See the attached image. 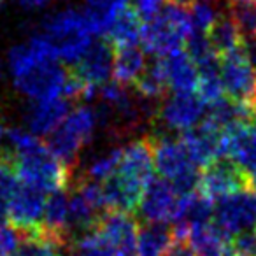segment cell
<instances>
[{
	"mask_svg": "<svg viewBox=\"0 0 256 256\" xmlns=\"http://www.w3.org/2000/svg\"><path fill=\"white\" fill-rule=\"evenodd\" d=\"M192 34L193 25L188 9L168 6L162 9L153 20L146 22V25H142L140 44L146 53L164 58L181 51Z\"/></svg>",
	"mask_w": 256,
	"mask_h": 256,
	"instance_id": "obj_5",
	"label": "cell"
},
{
	"mask_svg": "<svg viewBox=\"0 0 256 256\" xmlns=\"http://www.w3.org/2000/svg\"><path fill=\"white\" fill-rule=\"evenodd\" d=\"M235 2H242V0H235Z\"/></svg>",
	"mask_w": 256,
	"mask_h": 256,
	"instance_id": "obj_44",
	"label": "cell"
},
{
	"mask_svg": "<svg viewBox=\"0 0 256 256\" xmlns=\"http://www.w3.org/2000/svg\"><path fill=\"white\" fill-rule=\"evenodd\" d=\"M181 140L188 151L190 158L195 162L198 168H206L207 165L214 164L220 158H224L223 130L207 123L206 120L198 126L182 134Z\"/></svg>",
	"mask_w": 256,
	"mask_h": 256,
	"instance_id": "obj_16",
	"label": "cell"
},
{
	"mask_svg": "<svg viewBox=\"0 0 256 256\" xmlns=\"http://www.w3.org/2000/svg\"><path fill=\"white\" fill-rule=\"evenodd\" d=\"M234 256H256V228L232 237Z\"/></svg>",
	"mask_w": 256,
	"mask_h": 256,
	"instance_id": "obj_32",
	"label": "cell"
},
{
	"mask_svg": "<svg viewBox=\"0 0 256 256\" xmlns=\"http://www.w3.org/2000/svg\"><path fill=\"white\" fill-rule=\"evenodd\" d=\"M65 249H68L67 244L48 235L40 228L39 232L22 234V240L12 256H65Z\"/></svg>",
	"mask_w": 256,
	"mask_h": 256,
	"instance_id": "obj_23",
	"label": "cell"
},
{
	"mask_svg": "<svg viewBox=\"0 0 256 256\" xmlns=\"http://www.w3.org/2000/svg\"><path fill=\"white\" fill-rule=\"evenodd\" d=\"M172 240V230L160 223H146L139 226L136 256H164Z\"/></svg>",
	"mask_w": 256,
	"mask_h": 256,
	"instance_id": "obj_25",
	"label": "cell"
},
{
	"mask_svg": "<svg viewBox=\"0 0 256 256\" xmlns=\"http://www.w3.org/2000/svg\"><path fill=\"white\" fill-rule=\"evenodd\" d=\"M207 106L196 93H174L160 107L164 126L174 132H188L198 126L206 118Z\"/></svg>",
	"mask_w": 256,
	"mask_h": 256,
	"instance_id": "obj_15",
	"label": "cell"
},
{
	"mask_svg": "<svg viewBox=\"0 0 256 256\" xmlns=\"http://www.w3.org/2000/svg\"><path fill=\"white\" fill-rule=\"evenodd\" d=\"M2 4H4V0H0V8H2Z\"/></svg>",
	"mask_w": 256,
	"mask_h": 256,
	"instance_id": "obj_42",
	"label": "cell"
},
{
	"mask_svg": "<svg viewBox=\"0 0 256 256\" xmlns=\"http://www.w3.org/2000/svg\"><path fill=\"white\" fill-rule=\"evenodd\" d=\"M164 4L165 0H136L134 11L142 22H150L164 9Z\"/></svg>",
	"mask_w": 256,
	"mask_h": 256,
	"instance_id": "obj_35",
	"label": "cell"
},
{
	"mask_svg": "<svg viewBox=\"0 0 256 256\" xmlns=\"http://www.w3.org/2000/svg\"><path fill=\"white\" fill-rule=\"evenodd\" d=\"M202 2H210V0H202Z\"/></svg>",
	"mask_w": 256,
	"mask_h": 256,
	"instance_id": "obj_43",
	"label": "cell"
},
{
	"mask_svg": "<svg viewBox=\"0 0 256 256\" xmlns=\"http://www.w3.org/2000/svg\"><path fill=\"white\" fill-rule=\"evenodd\" d=\"M170 6H176V8H182V9H192L193 6L196 4V0H168Z\"/></svg>",
	"mask_w": 256,
	"mask_h": 256,
	"instance_id": "obj_38",
	"label": "cell"
},
{
	"mask_svg": "<svg viewBox=\"0 0 256 256\" xmlns=\"http://www.w3.org/2000/svg\"><path fill=\"white\" fill-rule=\"evenodd\" d=\"M221 82L224 95L244 106H256V70L249 62L244 46L220 56Z\"/></svg>",
	"mask_w": 256,
	"mask_h": 256,
	"instance_id": "obj_8",
	"label": "cell"
},
{
	"mask_svg": "<svg viewBox=\"0 0 256 256\" xmlns=\"http://www.w3.org/2000/svg\"><path fill=\"white\" fill-rule=\"evenodd\" d=\"M154 156L150 137L137 139L121 148V160L116 172L100 182L107 210L134 212L148 184L153 181Z\"/></svg>",
	"mask_w": 256,
	"mask_h": 256,
	"instance_id": "obj_3",
	"label": "cell"
},
{
	"mask_svg": "<svg viewBox=\"0 0 256 256\" xmlns=\"http://www.w3.org/2000/svg\"><path fill=\"white\" fill-rule=\"evenodd\" d=\"M207 39H209L212 50L218 53V56H223V54L232 53L244 46V37H242L238 26L235 25V22L230 18V14L218 16L210 30L207 32Z\"/></svg>",
	"mask_w": 256,
	"mask_h": 256,
	"instance_id": "obj_22",
	"label": "cell"
},
{
	"mask_svg": "<svg viewBox=\"0 0 256 256\" xmlns=\"http://www.w3.org/2000/svg\"><path fill=\"white\" fill-rule=\"evenodd\" d=\"M4 137H6V130H4V124H2V120H0V156H2V144H4Z\"/></svg>",
	"mask_w": 256,
	"mask_h": 256,
	"instance_id": "obj_40",
	"label": "cell"
},
{
	"mask_svg": "<svg viewBox=\"0 0 256 256\" xmlns=\"http://www.w3.org/2000/svg\"><path fill=\"white\" fill-rule=\"evenodd\" d=\"M244 51H246V54H248L251 65L254 67V70H256V37H254V39L244 40Z\"/></svg>",
	"mask_w": 256,
	"mask_h": 256,
	"instance_id": "obj_36",
	"label": "cell"
},
{
	"mask_svg": "<svg viewBox=\"0 0 256 256\" xmlns=\"http://www.w3.org/2000/svg\"><path fill=\"white\" fill-rule=\"evenodd\" d=\"M68 110V100L64 96L50 100H37L32 102V107L26 112L30 132L39 136H50L58 128V124L65 120Z\"/></svg>",
	"mask_w": 256,
	"mask_h": 256,
	"instance_id": "obj_18",
	"label": "cell"
},
{
	"mask_svg": "<svg viewBox=\"0 0 256 256\" xmlns=\"http://www.w3.org/2000/svg\"><path fill=\"white\" fill-rule=\"evenodd\" d=\"M48 0H20V4L25 6L28 9H34V8H39V6H44Z\"/></svg>",
	"mask_w": 256,
	"mask_h": 256,
	"instance_id": "obj_39",
	"label": "cell"
},
{
	"mask_svg": "<svg viewBox=\"0 0 256 256\" xmlns=\"http://www.w3.org/2000/svg\"><path fill=\"white\" fill-rule=\"evenodd\" d=\"M11 146L9 158L14 167L18 181L40 190L44 193H54L67 190L76 178V170L60 162L54 153L36 134L11 128L6 132Z\"/></svg>",
	"mask_w": 256,
	"mask_h": 256,
	"instance_id": "obj_2",
	"label": "cell"
},
{
	"mask_svg": "<svg viewBox=\"0 0 256 256\" xmlns=\"http://www.w3.org/2000/svg\"><path fill=\"white\" fill-rule=\"evenodd\" d=\"M46 196L44 192L18 181L8 196V212L11 224L22 234L39 232L42 228Z\"/></svg>",
	"mask_w": 256,
	"mask_h": 256,
	"instance_id": "obj_10",
	"label": "cell"
},
{
	"mask_svg": "<svg viewBox=\"0 0 256 256\" xmlns=\"http://www.w3.org/2000/svg\"><path fill=\"white\" fill-rule=\"evenodd\" d=\"M8 64L14 86L32 102L65 98L68 68L58 65L53 51L39 34L28 42L12 48Z\"/></svg>",
	"mask_w": 256,
	"mask_h": 256,
	"instance_id": "obj_1",
	"label": "cell"
},
{
	"mask_svg": "<svg viewBox=\"0 0 256 256\" xmlns=\"http://www.w3.org/2000/svg\"><path fill=\"white\" fill-rule=\"evenodd\" d=\"M68 252L70 256H114L112 249L104 240V237L95 226L82 232L79 237L70 240Z\"/></svg>",
	"mask_w": 256,
	"mask_h": 256,
	"instance_id": "obj_27",
	"label": "cell"
},
{
	"mask_svg": "<svg viewBox=\"0 0 256 256\" xmlns=\"http://www.w3.org/2000/svg\"><path fill=\"white\" fill-rule=\"evenodd\" d=\"M16 184H18V178H16L12 162L9 154L4 153L0 156V198H8Z\"/></svg>",
	"mask_w": 256,
	"mask_h": 256,
	"instance_id": "obj_31",
	"label": "cell"
},
{
	"mask_svg": "<svg viewBox=\"0 0 256 256\" xmlns=\"http://www.w3.org/2000/svg\"><path fill=\"white\" fill-rule=\"evenodd\" d=\"M123 8H126V4H121L118 0H86L82 14L93 36H106L110 23Z\"/></svg>",
	"mask_w": 256,
	"mask_h": 256,
	"instance_id": "obj_24",
	"label": "cell"
},
{
	"mask_svg": "<svg viewBox=\"0 0 256 256\" xmlns=\"http://www.w3.org/2000/svg\"><path fill=\"white\" fill-rule=\"evenodd\" d=\"M146 54L137 46L120 48L114 53L112 78L118 84L134 86L146 70Z\"/></svg>",
	"mask_w": 256,
	"mask_h": 256,
	"instance_id": "obj_20",
	"label": "cell"
},
{
	"mask_svg": "<svg viewBox=\"0 0 256 256\" xmlns=\"http://www.w3.org/2000/svg\"><path fill=\"white\" fill-rule=\"evenodd\" d=\"M154 168L164 179L178 188L179 193L195 192L198 184V167L190 158L181 139L160 136L151 139Z\"/></svg>",
	"mask_w": 256,
	"mask_h": 256,
	"instance_id": "obj_6",
	"label": "cell"
},
{
	"mask_svg": "<svg viewBox=\"0 0 256 256\" xmlns=\"http://www.w3.org/2000/svg\"><path fill=\"white\" fill-rule=\"evenodd\" d=\"M216 202L212 216L218 226L230 237L256 228V192L251 188L232 193Z\"/></svg>",
	"mask_w": 256,
	"mask_h": 256,
	"instance_id": "obj_9",
	"label": "cell"
},
{
	"mask_svg": "<svg viewBox=\"0 0 256 256\" xmlns=\"http://www.w3.org/2000/svg\"><path fill=\"white\" fill-rule=\"evenodd\" d=\"M9 221V212H8V198H0V226H4Z\"/></svg>",
	"mask_w": 256,
	"mask_h": 256,
	"instance_id": "obj_37",
	"label": "cell"
},
{
	"mask_svg": "<svg viewBox=\"0 0 256 256\" xmlns=\"http://www.w3.org/2000/svg\"><path fill=\"white\" fill-rule=\"evenodd\" d=\"M134 86H136L139 96H142V98L151 100V102L162 98L165 95V92L168 90L164 60L156 58L153 65L146 67V70L142 72V76L137 79V82Z\"/></svg>",
	"mask_w": 256,
	"mask_h": 256,
	"instance_id": "obj_26",
	"label": "cell"
},
{
	"mask_svg": "<svg viewBox=\"0 0 256 256\" xmlns=\"http://www.w3.org/2000/svg\"><path fill=\"white\" fill-rule=\"evenodd\" d=\"M95 228L112 249L114 256H136L139 223L130 216V212L106 210L96 220Z\"/></svg>",
	"mask_w": 256,
	"mask_h": 256,
	"instance_id": "obj_13",
	"label": "cell"
},
{
	"mask_svg": "<svg viewBox=\"0 0 256 256\" xmlns=\"http://www.w3.org/2000/svg\"><path fill=\"white\" fill-rule=\"evenodd\" d=\"M120 160H121V148L106 151V153L98 154V156L90 162L84 178L95 182L107 181V179L116 172L118 165H120Z\"/></svg>",
	"mask_w": 256,
	"mask_h": 256,
	"instance_id": "obj_29",
	"label": "cell"
},
{
	"mask_svg": "<svg viewBox=\"0 0 256 256\" xmlns=\"http://www.w3.org/2000/svg\"><path fill=\"white\" fill-rule=\"evenodd\" d=\"M22 240V232L14 226H0V256H12Z\"/></svg>",
	"mask_w": 256,
	"mask_h": 256,
	"instance_id": "obj_33",
	"label": "cell"
},
{
	"mask_svg": "<svg viewBox=\"0 0 256 256\" xmlns=\"http://www.w3.org/2000/svg\"><path fill=\"white\" fill-rule=\"evenodd\" d=\"M230 18L238 26L244 40L256 37V0H242L230 4Z\"/></svg>",
	"mask_w": 256,
	"mask_h": 256,
	"instance_id": "obj_28",
	"label": "cell"
},
{
	"mask_svg": "<svg viewBox=\"0 0 256 256\" xmlns=\"http://www.w3.org/2000/svg\"><path fill=\"white\" fill-rule=\"evenodd\" d=\"M114 53L109 42H92L81 58L70 67V72L86 86L90 98L98 93V88L104 86L112 76Z\"/></svg>",
	"mask_w": 256,
	"mask_h": 256,
	"instance_id": "obj_14",
	"label": "cell"
},
{
	"mask_svg": "<svg viewBox=\"0 0 256 256\" xmlns=\"http://www.w3.org/2000/svg\"><path fill=\"white\" fill-rule=\"evenodd\" d=\"M164 256H196L193 246L190 244L188 235H176L172 234V240L168 248L165 249Z\"/></svg>",
	"mask_w": 256,
	"mask_h": 256,
	"instance_id": "obj_34",
	"label": "cell"
},
{
	"mask_svg": "<svg viewBox=\"0 0 256 256\" xmlns=\"http://www.w3.org/2000/svg\"><path fill=\"white\" fill-rule=\"evenodd\" d=\"M142 20L137 16V12L130 8H123L114 22L110 23L109 30H107V42L112 48L120 50V48L136 46L140 40V34H142Z\"/></svg>",
	"mask_w": 256,
	"mask_h": 256,
	"instance_id": "obj_21",
	"label": "cell"
},
{
	"mask_svg": "<svg viewBox=\"0 0 256 256\" xmlns=\"http://www.w3.org/2000/svg\"><path fill=\"white\" fill-rule=\"evenodd\" d=\"M188 240L196 256H234L232 237L210 220L190 224Z\"/></svg>",
	"mask_w": 256,
	"mask_h": 256,
	"instance_id": "obj_17",
	"label": "cell"
},
{
	"mask_svg": "<svg viewBox=\"0 0 256 256\" xmlns=\"http://www.w3.org/2000/svg\"><path fill=\"white\" fill-rule=\"evenodd\" d=\"M246 188H249L248 174L230 158H220L214 164L207 165L200 174L198 184H196V190L210 202Z\"/></svg>",
	"mask_w": 256,
	"mask_h": 256,
	"instance_id": "obj_11",
	"label": "cell"
},
{
	"mask_svg": "<svg viewBox=\"0 0 256 256\" xmlns=\"http://www.w3.org/2000/svg\"><path fill=\"white\" fill-rule=\"evenodd\" d=\"M190 16H192L193 32L206 34V36L218 18V14L209 6V2H196V4L190 9Z\"/></svg>",
	"mask_w": 256,
	"mask_h": 256,
	"instance_id": "obj_30",
	"label": "cell"
},
{
	"mask_svg": "<svg viewBox=\"0 0 256 256\" xmlns=\"http://www.w3.org/2000/svg\"><path fill=\"white\" fill-rule=\"evenodd\" d=\"M162 60H164L168 88L174 90V93H193L198 88V70L186 51H176Z\"/></svg>",
	"mask_w": 256,
	"mask_h": 256,
	"instance_id": "obj_19",
	"label": "cell"
},
{
	"mask_svg": "<svg viewBox=\"0 0 256 256\" xmlns=\"http://www.w3.org/2000/svg\"><path fill=\"white\" fill-rule=\"evenodd\" d=\"M96 124H98V114L95 110L88 107H76L65 116L56 130L50 134L48 146L58 160L64 162L67 167L74 168V160L79 150L86 142H90Z\"/></svg>",
	"mask_w": 256,
	"mask_h": 256,
	"instance_id": "obj_7",
	"label": "cell"
},
{
	"mask_svg": "<svg viewBox=\"0 0 256 256\" xmlns=\"http://www.w3.org/2000/svg\"><path fill=\"white\" fill-rule=\"evenodd\" d=\"M56 60L76 64L92 46V28L82 11L65 9L46 20L39 34Z\"/></svg>",
	"mask_w": 256,
	"mask_h": 256,
	"instance_id": "obj_4",
	"label": "cell"
},
{
	"mask_svg": "<svg viewBox=\"0 0 256 256\" xmlns=\"http://www.w3.org/2000/svg\"><path fill=\"white\" fill-rule=\"evenodd\" d=\"M179 204H181V193L178 192V188L167 179L154 178L148 184L137 209L146 223L164 224L168 221H178Z\"/></svg>",
	"mask_w": 256,
	"mask_h": 256,
	"instance_id": "obj_12",
	"label": "cell"
},
{
	"mask_svg": "<svg viewBox=\"0 0 256 256\" xmlns=\"http://www.w3.org/2000/svg\"><path fill=\"white\" fill-rule=\"evenodd\" d=\"M118 2H121V4H126L128 0H118Z\"/></svg>",
	"mask_w": 256,
	"mask_h": 256,
	"instance_id": "obj_41",
	"label": "cell"
}]
</instances>
